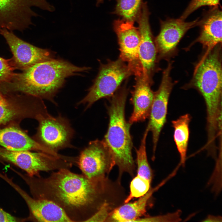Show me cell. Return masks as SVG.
Here are the masks:
<instances>
[{"mask_svg": "<svg viewBox=\"0 0 222 222\" xmlns=\"http://www.w3.org/2000/svg\"><path fill=\"white\" fill-rule=\"evenodd\" d=\"M19 176L28 186L33 197L54 202L72 222H86L106 201V177L89 178L62 169L49 176Z\"/></svg>", "mask_w": 222, "mask_h": 222, "instance_id": "obj_1", "label": "cell"}, {"mask_svg": "<svg viewBox=\"0 0 222 222\" xmlns=\"http://www.w3.org/2000/svg\"><path fill=\"white\" fill-rule=\"evenodd\" d=\"M88 67L76 66L67 61L54 58L35 64L15 74L6 83L10 89L57 104L54 97L66 78L87 72Z\"/></svg>", "mask_w": 222, "mask_h": 222, "instance_id": "obj_2", "label": "cell"}, {"mask_svg": "<svg viewBox=\"0 0 222 222\" xmlns=\"http://www.w3.org/2000/svg\"><path fill=\"white\" fill-rule=\"evenodd\" d=\"M128 90L124 85L112 96L108 107L109 122L103 139L109 148L119 170L120 179L124 173L134 175V162L132 155L133 143L130 133L131 125L125 117V107Z\"/></svg>", "mask_w": 222, "mask_h": 222, "instance_id": "obj_3", "label": "cell"}, {"mask_svg": "<svg viewBox=\"0 0 222 222\" xmlns=\"http://www.w3.org/2000/svg\"><path fill=\"white\" fill-rule=\"evenodd\" d=\"M220 48L204 55L195 67L192 83L204 99L207 132H217L222 126V73Z\"/></svg>", "mask_w": 222, "mask_h": 222, "instance_id": "obj_4", "label": "cell"}, {"mask_svg": "<svg viewBox=\"0 0 222 222\" xmlns=\"http://www.w3.org/2000/svg\"><path fill=\"white\" fill-rule=\"evenodd\" d=\"M133 73L120 58L106 64H101L98 73L87 95L77 103L86 105L85 110L103 98L112 97L122 82Z\"/></svg>", "mask_w": 222, "mask_h": 222, "instance_id": "obj_5", "label": "cell"}, {"mask_svg": "<svg viewBox=\"0 0 222 222\" xmlns=\"http://www.w3.org/2000/svg\"><path fill=\"white\" fill-rule=\"evenodd\" d=\"M38 117L39 122L38 143L57 154L64 148L74 147L71 141L74 131L67 118L60 115L51 116L44 104L41 107Z\"/></svg>", "mask_w": 222, "mask_h": 222, "instance_id": "obj_6", "label": "cell"}, {"mask_svg": "<svg viewBox=\"0 0 222 222\" xmlns=\"http://www.w3.org/2000/svg\"><path fill=\"white\" fill-rule=\"evenodd\" d=\"M35 7L48 11L52 5L47 0H0V32L29 28L33 24V18L38 15Z\"/></svg>", "mask_w": 222, "mask_h": 222, "instance_id": "obj_7", "label": "cell"}, {"mask_svg": "<svg viewBox=\"0 0 222 222\" xmlns=\"http://www.w3.org/2000/svg\"><path fill=\"white\" fill-rule=\"evenodd\" d=\"M0 158L25 171L28 175L39 176L41 171L69 169L73 164L66 159L42 152L11 151L0 148Z\"/></svg>", "mask_w": 222, "mask_h": 222, "instance_id": "obj_8", "label": "cell"}, {"mask_svg": "<svg viewBox=\"0 0 222 222\" xmlns=\"http://www.w3.org/2000/svg\"><path fill=\"white\" fill-rule=\"evenodd\" d=\"M82 174L90 179L106 177L115 165L112 153L103 139L90 141L78 157Z\"/></svg>", "mask_w": 222, "mask_h": 222, "instance_id": "obj_9", "label": "cell"}, {"mask_svg": "<svg viewBox=\"0 0 222 222\" xmlns=\"http://www.w3.org/2000/svg\"><path fill=\"white\" fill-rule=\"evenodd\" d=\"M134 22L118 19L114 21L113 28L118 38L120 58L127 65L136 76L143 72L138 56L140 34Z\"/></svg>", "mask_w": 222, "mask_h": 222, "instance_id": "obj_10", "label": "cell"}, {"mask_svg": "<svg viewBox=\"0 0 222 222\" xmlns=\"http://www.w3.org/2000/svg\"><path fill=\"white\" fill-rule=\"evenodd\" d=\"M171 68L170 63L163 72L160 85L154 92L147 127L152 134L153 156L160 134L166 121L168 100L173 85L170 75Z\"/></svg>", "mask_w": 222, "mask_h": 222, "instance_id": "obj_11", "label": "cell"}, {"mask_svg": "<svg viewBox=\"0 0 222 222\" xmlns=\"http://www.w3.org/2000/svg\"><path fill=\"white\" fill-rule=\"evenodd\" d=\"M0 34L5 39L10 48L15 67L24 70L35 64L54 58L53 52L24 41L12 31L4 29L1 31Z\"/></svg>", "mask_w": 222, "mask_h": 222, "instance_id": "obj_12", "label": "cell"}, {"mask_svg": "<svg viewBox=\"0 0 222 222\" xmlns=\"http://www.w3.org/2000/svg\"><path fill=\"white\" fill-rule=\"evenodd\" d=\"M4 180L21 196L29 210L27 220L37 222H72L64 211L56 204L50 200L36 199L30 196L12 179L7 176Z\"/></svg>", "mask_w": 222, "mask_h": 222, "instance_id": "obj_13", "label": "cell"}, {"mask_svg": "<svg viewBox=\"0 0 222 222\" xmlns=\"http://www.w3.org/2000/svg\"><path fill=\"white\" fill-rule=\"evenodd\" d=\"M150 14L147 3L143 2L137 20L140 34L138 56L143 73L150 78L155 65L157 51L149 23Z\"/></svg>", "mask_w": 222, "mask_h": 222, "instance_id": "obj_14", "label": "cell"}, {"mask_svg": "<svg viewBox=\"0 0 222 222\" xmlns=\"http://www.w3.org/2000/svg\"><path fill=\"white\" fill-rule=\"evenodd\" d=\"M197 19L185 22L180 18L160 21V30L155 40L157 51L161 56L173 51L185 33L190 29L199 26Z\"/></svg>", "mask_w": 222, "mask_h": 222, "instance_id": "obj_15", "label": "cell"}, {"mask_svg": "<svg viewBox=\"0 0 222 222\" xmlns=\"http://www.w3.org/2000/svg\"><path fill=\"white\" fill-rule=\"evenodd\" d=\"M136 80L131 98L134 109L128 122L131 125L149 117L154 94L150 88V79L147 75L142 73L136 76Z\"/></svg>", "mask_w": 222, "mask_h": 222, "instance_id": "obj_16", "label": "cell"}, {"mask_svg": "<svg viewBox=\"0 0 222 222\" xmlns=\"http://www.w3.org/2000/svg\"><path fill=\"white\" fill-rule=\"evenodd\" d=\"M199 36L195 42L201 43L206 49L207 54L222 42V11L218 6L205 13L199 20Z\"/></svg>", "mask_w": 222, "mask_h": 222, "instance_id": "obj_17", "label": "cell"}, {"mask_svg": "<svg viewBox=\"0 0 222 222\" xmlns=\"http://www.w3.org/2000/svg\"><path fill=\"white\" fill-rule=\"evenodd\" d=\"M0 145L11 151L35 150L54 156L57 154L14 127L0 129Z\"/></svg>", "mask_w": 222, "mask_h": 222, "instance_id": "obj_18", "label": "cell"}, {"mask_svg": "<svg viewBox=\"0 0 222 222\" xmlns=\"http://www.w3.org/2000/svg\"><path fill=\"white\" fill-rule=\"evenodd\" d=\"M158 187L150 189L143 196L133 202H129L114 209L106 221L135 222L145 215L148 202Z\"/></svg>", "mask_w": 222, "mask_h": 222, "instance_id": "obj_19", "label": "cell"}, {"mask_svg": "<svg viewBox=\"0 0 222 222\" xmlns=\"http://www.w3.org/2000/svg\"><path fill=\"white\" fill-rule=\"evenodd\" d=\"M191 117L189 114L180 116L172 121L174 129V139L179 154L180 163L184 165L185 163L189 136V125Z\"/></svg>", "mask_w": 222, "mask_h": 222, "instance_id": "obj_20", "label": "cell"}, {"mask_svg": "<svg viewBox=\"0 0 222 222\" xmlns=\"http://www.w3.org/2000/svg\"><path fill=\"white\" fill-rule=\"evenodd\" d=\"M117 3L113 14L122 19L134 22L137 21L141 13L142 0H116Z\"/></svg>", "mask_w": 222, "mask_h": 222, "instance_id": "obj_21", "label": "cell"}, {"mask_svg": "<svg viewBox=\"0 0 222 222\" xmlns=\"http://www.w3.org/2000/svg\"><path fill=\"white\" fill-rule=\"evenodd\" d=\"M149 129L146 127L141 140L140 145L136 150L137 175L145 178L151 182L153 173L147 159L146 141Z\"/></svg>", "mask_w": 222, "mask_h": 222, "instance_id": "obj_22", "label": "cell"}, {"mask_svg": "<svg viewBox=\"0 0 222 222\" xmlns=\"http://www.w3.org/2000/svg\"><path fill=\"white\" fill-rule=\"evenodd\" d=\"M151 181L137 175L130 183V192L125 199L124 203H127L134 198H139L146 194L150 189Z\"/></svg>", "mask_w": 222, "mask_h": 222, "instance_id": "obj_23", "label": "cell"}, {"mask_svg": "<svg viewBox=\"0 0 222 222\" xmlns=\"http://www.w3.org/2000/svg\"><path fill=\"white\" fill-rule=\"evenodd\" d=\"M181 213V211L178 210L175 212L165 215L140 218L135 222H179L182 220Z\"/></svg>", "mask_w": 222, "mask_h": 222, "instance_id": "obj_24", "label": "cell"}, {"mask_svg": "<svg viewBox=\"0 0 222 222\" xmlns=\"http://www.w3.org/2000/svg\"><path fill=\"white\" fill-rule=\"evenodd\" d=\"M16 68L13 61L0 57V82H8L13 78L15 74L13 71Z\"/></svg>", "mask_w": 222, "mask_h": 222, "instance_id": "obj_25", "label": "cell"}, {"mask_svg": "<svg viewBox=\"0 0 222 222\" xmlns=\"http://www.w3.org/2000/svg\"><path fill=\"white\" fill-rule=\"evenodd\" d=\"M220 1V0H192L180 18L184 20L189 15L199 8L204 6L212 7L217 6L219 4Z\"/></svg>", "mask_w": 222, "mask_h": 222, "instance_id": "obj_26", "label": "cell"}, {"mask_svg": "<svg viewBox=\"0 0 222 222\" xmlns=\"http://www.w3.org/2000/svg\"><path fill=\"white\" fill-rule=\"evenodd\" d=\"M111 204L105 201L99 209L86 222L106 221L110 212L113 210Z\"/></svg>", "mask_w": 222, "mask_h": 222, "instance_id": "obj_27", "label": "cell"}, {"mask_svg": "<svg viewBox=\"0 0 222 222\" xmlns=\"http://www.w3.org/2000/svg\"><path fill=\"white\" fill-rule=\"evenodd\" d=\"M16 111L3 99L0 101V124L11 120L17 114Z\"/></svg>", "mask_w": 222, "mask_h": 222, "instance_id": "obj_28", "label": "cell"}, {"mask_svg": "<svg viewBox=\"0 0 222 222\" xmlns=\"http://www.w3.org/2000/svg\"><path fill=\"white\" fill-rule=\"evenodd\" d=\"M25 219H20L14 216L0 208V222H17L25 221Z\"/></svg>", "mask_w": 222, "mask_h": 222, "instance_id": "obj_29", "label": "cell"}, {"mask_svg": "<svg viewBox=\"0 0 222 222\" xmlns=\"http://www.w3.org/2000/svg\"><path fill=\"white\" fill-rule=\"evenodd\" d=\"M202 222H221L222 221V217L219 216H214L211 215H208L207 217L202 220Z\"/></svg>", "mask_w": 222, "mask_h": 222, "instance_id": "obj_30", "label": "cell"}, {"mask_svg": "<svg viewBox=\"0 0 222 222\" xmlns=\"http://www.w3.org/2000/svg\"><path fill=\"white\" fill-rule=\"evenodd\" d=\"M104 0H97L96 6H98L99 5L103 2Z\"/></svg>", "mask_w": 222, "mask_h": 222, "instance_id": "obj_31", "label": "cell"}, {"mask_svg": "<svg viewBox=\"0 0 222 222\" xmlns=\"http://www.w3.org/2000/svg\"><path fill=\"white\" fill-rule=\"evenodd\" d=\"M3 99L2 98V97H1V96L0 95V101L3 100Z\"/></svg>", "mask_w": 222, "mask_h": 222, "instance_id": "obj_32", "label": "cell"}]
</instances>
